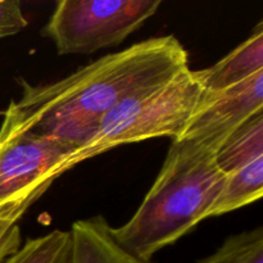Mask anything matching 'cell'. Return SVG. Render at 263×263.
Listing matches in <instances>:
<instances>
[{
	"instance_id": "1",
	"label": "cell",
	"mask_w": 263,
	"mask_h": 263,
	"mask_svg": "<svg viewBox=\"0 0 263 263\" xmlns=\"http://www.w3.org/2000/svg\"><path fill=\"white\" fill-rule=\"evenodd\" d=\"M187 67L182 44L175 36H159L107 54L51 84L22 81V97L4 112L0 134L32 133L80 149L94 138L113 108Z\"/></svg>"
},
{
	"instance_id": "2",
	"label": "cell",
	"mask_w": 263,
	"mask_h": 263,
	"mask_svg": "<svg viewBox=\"0 0 263 263\" xmlns=\"http://www.w3.org/2000/svg\"><path fill=\"white\" fill-rule=\"evenodd\" d=\"M225 181L216 152L187 139H175L136 212L125 225L110 228V234L131 256L152 262L157 252L210 217Z\"/></svg>"
},
{
	"instance_id": "3",
	"label": "cell",
	"mask_w": 263,
	"mask_h": 263,
	"mask_svg": "<svg viewBox=\"0 0 263 263\" xmlns=\"http://www.w3.org/2000/svg\"><path fill=\"white\" fill-rule=\"evenodd\" d=\"M204 92L189 67L168 81L141 91L113 108L94 138L73 156V166L116 146L154 138H180Z\"/></svg>"
},
{
	"instance_id": "4",
	"label": "cell",
	"mask_w": 263,
	"mask_h": 263,
	"mask_svg": "<svg viewBox=\"0 0 263 263\" xmlns=\"http://www.w3.org/2000/svg\"><path fill=\"white\" fill-rule=\"evenodd\" d=\"M161 0H61L41 30L58 54L120 45L157 13Z\"/></svg>"
},
{
	"instance_id": "5",
	"label": "cell",
	"mask_w": 263,
	"mask_h": 263,
	"mask_svg": "<svg viewBox=\"0 0 263 263\" xmlns=\"http://www.w3.org/2000/svg\"><path fill=\"white\" fill-rule=\"evenodd\" d=\"M77 151L50 136L0 134V221L18 222L54 180L74 167Z\"/></svg>"
},
{
	"instance_id": "6",
	"label": "cell",
	"mask_w": 263,
	"mask_h": 263,
	"mask_svg": "<svg viewBox=\"0 0 263 263\" xmlns=\"http://www.w3.org/2000/svg\"><path fill=\"white\" fill-rule=\"evenodd\" d=\"M263 110V72L236 86L217 92L204 91L182 135L213 152L240 125Z\"/></svg>"
},
{
	"instance_id": "7",
	"label": "cell",
	"mask_w": 263,
	"mask_h": 263,
	"mask_svg": "<svg viewBox=\"0 0 263 263\" xmlns=\"http://www.w3.org/2000/svg\"><path fill=\"white\" fill-rule=\"evenodd\" d=\"M259 72H263V22L221 61L194 73L204 91L217 92L236 86Z\"/></svg>"
},
{
	"instance_id": "8",
	"label": "cell",
	"mask_w": 263,
	"mask_h": 263,
	"mask_svg": "<svg viewBox=\"0 0 263 263\" xmlns=\"http://www.w3.org/2000/svg\"><path fill=\"white\" fill-rule=\"evenodd\" d=\"M69 238L68 263H152L135 258L118 246L102 216L76 221Z\"/></svg>"
},
{
	"instance_id": "9",
	"label": "cell",
	"mask_w": 263,
	"mask_h": 263,
	"mask_svg": "<svg viewBox=\"0 0 263 263\" xmlns=\"http://www.w3.org/2000/svg\"><path fill=\"white\" fill-rule=\"evenodd\" d=\"M259 157H263V110L229 135L216 152V163L228 176Z\"/></svg>"
},
{
	"instance_id": "10",
	"label": "cell",
	"mask_w": 263,
	"mask_h": 263,
	"mask_svg": "<svg viewBox=\"0 0 263 263\" xmlns=\"http://www.w3.org/2000/svg\"><path fill=\"white\" fill-rule=\"evenodd\" d=\"M263 195V157L226 176L222 193L213 205L210 217L226 215L246 207Z\"/></svg>"
},
{
	"instance_id": "11",
	"label": "cell",
	"mask_w": 263,
	"mask_h": 263,
	"mask_svg": "<svg viewBox=\"0 0 263 263\" xmlns=\"http://www.w3.org/2000/svg\"><path fill=\"white\" fill-rule=\"evenodd\" d=\"M69 247V230H53L43 236L28 239L2 263H68Z\"/></svg>"
},
{
	"instance_id": "12",
	"label": "cell",
	"mask_w": 263,
	"mask_h": 263,
	"mask_svg": "<svg viewBox=\"0 0 263 263\" xmlns=\"http://www.w3.org/2000/svg\"><path fill=\"white\" fill-rule=\"evenodd\" d=\"M198 263H263V228L231 235Z\"/></svg>"
},
{
	"instance_id": "13",
	"label": "cell",
	"mask_w": 263,
	"mask_h": 263,
	"mask_svg": "<svg viewBox=\"0 0 263 263\" xmlns=\"http://www.w3.org/2000/svg\"><path fill=\"white\" fill-rule=\"evenodd\" d=\"M27 25L20 0H0V39L17 35Z\"/></svg>"
},
{
	"instance_id": "14",
	"label": "cell",
	"mask_w": 263,
	"mask_h": 263,
	"mask_svg": "<svg viewBox=\"0 0 263 263\" xmlns=\"http://www.w3.org/2000/svg\"><path fill=\"white\" fill-rule=\"evenodd\" d=\"M21 229L18 222L0 221V263L20 249Z\"/></svg>"
}]
</instances>
